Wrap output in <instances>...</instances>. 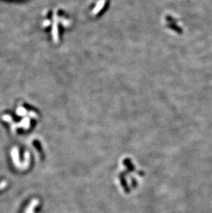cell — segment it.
I'll return each instance as SVG.
<instances>
[{
  "label": "cell",
  "mask_w": 212,
  "mask_h": 213,
  "mask_svg": "<svg viewBox=\"0 0 212 213\" xmlns=\"http://www.w3.org/2000/svg\"><path fill=\"white\" fill-rule=\"evenodd\" d=\"M11 155H12V161L15 163V166L17 168H20V165H19V152H18V149L17 147H14L12 148V150H11Z\"/></svg>",
  "instance_id": "6da1fadb"
},
{
  "label": "cell",
  "mask_w": 212,
  "mask_h": 213,
  "mask_svg": "<svg viewBox=\"0 0 212 213\" xmlns=\"http://www.w3.org/2000/svg\"><path fill=\"white\" fill-rule=\"evenodd\" d=\"M39 200L37 199H35L32 200V201L30 202V204L28 205V206L27 207L25 213H34V210L35 208L39 204Z\"/></svg>",
  "instance_id": "7a4b0ae2"
},
{
  "label": "cell",
  "mask_w": 212,
  "mask_h": 213,
  "mask_svg": "<svg viewBox=\"0 0 212 213\" xmlns=\"http://www.w3.org/2000/svg\"><path fill=\"white\" fill-rule=\"evenodd\" d=\"M7 184H8V183H7L6 181H3L2 182L0 183V190L4 188L7 185Z\"/></svg>",
  "instance_id": "3957f363"
}]
</instances>
